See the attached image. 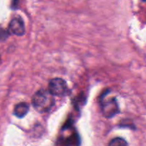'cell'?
Listing matches in <instances>:
<instances>
[{
    "label": "cell",
    "mask_w": 146,
    "mask_h": 146,
    "mask_svg": "<svg viewBox=\"0 0 146 146\" xmlns=\"http://www.w3.org/2000/svg\"><path fill=\"white\" fill-rule=\"evenodd\" d=\"M31 103L38 112L43 113L48 112L52 108L55 104V100L49 90L40 89L34 94Z\"/></svg>",
    "instance_id": "6da1fadb"
},
{
    "label": "cell",
    "mask_w": 146,
    "mask_h": 146,
    "mask_svg": "<svg viewBox=\"0 0 146 146\" xmlns=\"http://www.w3.org/2000/svg\"><path fill=\"white\" fill-rule=\"evenodd\" d=\"M105 97V95L101 96L100 100L101 109L106 118H111L119 113V107L115 98H106Z\"/></svg>",
    "instance_id": "7a4b0ae2"
},
{
    "label": "cell",
    "mask_w": 146,
    "mask_h": 146,
    "mask_svg": "<svg viewBox=\"0 0 146 146\" xmlns=\"http://www.w3.org/2000/svg\"><path fill=\"white\" fill-rule=\"evenodd\" d=\"M48 90L54 96H64L68 94V87L66 81L61 78H54L49 81Z\"/></svg>",
    "instance_id": "3957f363"
},
{
    "label": "cell",
    "mask_w": 146,
    "mask_h": 146,
    "mask_svg": "<svg viewBox=\"0 0 146 146\" xmlns=\"http://www.w3.org/2000/svg\"><path fill=\"white\" fill-rule=\"evenodd\" d=\"M9 31L18 36L24 35L25 33V26L22 19L19 17H14L9 24Z\"/></svg>",
    "instance_id": "277c9868"
},
{
    "label": "cell",
    "mask_w": 146,
    "mask_h": 146,
    "mask_svg": "<svg viewBox=\"0 0 146 146\" xmlns=\"http://www.w3.org/2000/svg\"><path fill=\"white\" fill-rule=\"evenodd\" d=\"M29 107L27 103L21 102L15 106L14 109V115L19 118H22L28 113Z\"/></svg>",
    "instance_id": "5b68a950"
},
{
    "label": "cell",
    "mask_w": 146,
    "mask_h": 146,
    "mask_svg": "<svg viewBox=\"0 0 146 146\" xmlns=\"http://www.w3.org/2000/svg\"><path fill=\"white\" fill-rule=\"evenodd\" d=\"M64 146H80V138L77 133H74L62 141Z\"/></svg>",
    "instance_id": "8992f818"
},
{
    "label": "cell",
    "mask_w": 146,
    "mask_h": 146,
    "mask_svg": "<svg viewBox=\"0 0 146 146\" xmlns=\"http://www.w3.org/2000/svg\"><path fill=\"white\" fill-rule=\"evenodd\" d=\"M108 146H129V145L125 139L117 137L111 140Z\"/></svg>",
    "instance_id": "52a82bcc"
},
{
    "label": "cell",
    "mask_w": 146,
    "mask_h": 146,
    "mask_svg": "<svg viewBox=\"0 0 146 146\" xmlns=\"http://www.w3.org/2000/svg\"><path fill=\"white\" fill-rule=\"evenodd\" d=\"M19 0H12V1H11V8L14 9H17L19 5Z\"/></svg>",
    "instance_id": "ba28073f"
},
{
    "label": "cell",
    "mask_w": 146,
    "mask_h": 146,
    "mask_svg": "<svg viewBox=\"0 0 146 146\" xmlns=\"http://www.w3.org/2000/svg\"><path fill=\"white\" fill-rule=\"evenodd\" d=\"M143 1H146V0H143Z\"/></svg>",
    "instance_id": "9c48e42d"
}]
</instances>
